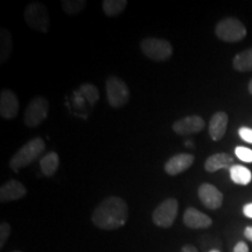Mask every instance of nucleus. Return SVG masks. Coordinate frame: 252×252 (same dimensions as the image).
Wrapping results in <instances>:
<instances>
[{"instance_id":"nucleus-1","label":"nucleus","mask_w":252,"mask_h":252,"mask_svg":"<svg viewBox=\"0 0 252 252\" xmlns=\"http://www.w3.org/2000/svg\"><path fill=\"white\" fill-rule=\"evenodd\" d=\"M128 217L127 204L122 197L109 196L94 208L93 223L102 230H116L126 223Z\"/></svg>"},{"instance_id":"nucleus-2","label":"nucleus","mask_w":252,"mask_h":252,"mask_svg":"<svg viewBox=\"0 0 252 252\" xmlns=\"http://www.w3.org/2000/svg\"><path fill=\"white\" fill-rule=\"evenodd\" d=\"M46 150L45 141L42 138H34L24 145L17 153L12 157L11 161H9V167H11L13 171H19V169L24 168L31 165L34 160H36L41 154L43 153V151Z\"/></svg>"},{"instance_id":"nucleus-3","label":"nucleus","mask_w":252,"mask_h":252,"mask_svg":"<svg viewBox=\"0 0 252 252\" xmlns=\"http://www.w3.org/2000/svg\"><path fill=\"white\" fill-rule=\"evenodd\" d=\"M105 88L108 102L111 108L119 109L127 104L130 99V90L122 78L111 75L105 82Z\"/></svg>"},{"instance_id":"nucleus-4","label":"nucleus","mask_w":252,"mask_h":252,"mask_svg":"<svg viewBox=\"0 0 252 252\" xmlns=\"http://www.w3.org/2000/svg\"><path fill=\"white\" fill-rule=\"evenodd\" d=\"M26 24L33 30L47 33L50 26V19L47 7L41 2H31L24 12Z\"/></svg>"},{"instance_id":"nucleus-5","label":"nucleus","mask_w":252,"mask_h":252,"mask_svg":"<svg viewBox=\"0 0 252 252\" xmlns=\"http://www.w3.org/2000/svg\"><path fill=\"white\" fill-rule=\"evenodd\" d=\"M141 52L153 61H166L173 54V47L169 41L158 37H146L140 42Z\"/></svg>"},{"instance_id":"nucleus-6","label":"nucleus","mask_w":252,"mask_h":252,"mask_svg":"<svg viewBox=\"0 0 252 252\" xmlns=\"http://www.w3.org/2000/svg\"><path fill=\"white\" fill-rule=\"evenodd\" d=\"M215 33L219 39L225 42H237L247 35V28L238 19L225 18L217 24Z\"/></svg>"},{"instance_id":"nucleus-7","label":"nucleus","mask_w":252,"mask_h":252,"mask_svg":"<svg viewBox=\"0 0 252 252\" xmlns=\"http://www.w3.org/2000/svg\"><path fill=\"white\" fill-rule=\"evenodd\" d=\"M49 111V103L45 97L37 96L27 105L24 115V123L28 127H36L45 122Z\"/></svg>"},{"instance_id":"nucleus-8","label":"nucleus","mask_w":252,"mask_h":252,"mask_svg":"<svg viewBox=\"0 0 252 252\" xmlns=\"http://www.w3.org/2000/svg\"><path fill=\"white\" fill-rule=\"evenodd\" d=\"M179 202L176 198H166L153 210L152 219L154 224L160 228H169L178 216Z\"/></svg>"},{"instance_id":"nucleus-9","label":"nucleus","mask_w":252,"mask_h":252,"mask_svg":"<svg viewBox=\"0 0 252 252\" xmlns=\"http://www.w3.org/2000/svg\"><path fill=\"white\" fill-rule=\"evenodd\" d=\"M198 197L203 206L208 209L216 210L222 207L223 203V194L217 189L215 186L210 184H203L198 187Z\"/></svg>"},{"instance_id":"nucleus-10","label":"nucleus","mask_w":252,"mask_h":252,"mask_svg":"<svg viewBox=\"0 0 252 252\" xmlns=\"http://www.w3.org/2000/svg\"><path fill=\"white\" fill-rule=\"evenodd\" d=\"M19 112L18 96L12 90L4 89L0 94V116L11 121L17 117Z\"/></svg>"},{"instance_id":"nucleus-11","label":"nucleus","mask_w":252,"mask_h":252,"mask_svg":"<svg viewBox=\"0 0 252 252\" xmlns=\"http://www.w3.org/2000/svg\"><path fill=\"white\" fill-rule=\"evenodd\" d=\"M204 126H206V123L200 116H188V117L176 121L173 124V131L180 135H188L202 131Z\"/></svg>"},{"instance_id":"nucleus-12","label":"nucleus","mask_w":252,"mask_h":252,"mask_svg":"<svg viewBox=\"0 0 252 252\" xmlns=\"http://www.w3.org/2000/svg\"><path fill=\"white\" fill-rule=\"evenodd\" d=\"M194 156L189 153H179L167 160L165 163V172L168 175L175 176L185 172L189 167L193 165Z\"/></svg>"},{"instance_id":"nucleus-13","label":"nucleus","mask_w":252,"mask_h":252,"mask_svg":"<svg viewBox=\"0 0 252 252\" xmlns=\"http://www.w3.org/2000/svg\"><path fill=\"white\" fill-rule=\"evenodd\" d=\"M27 194V189L25 186L17 180H9L5 182L0 188V202H11L19 200Z\"/></svg>"},{"instance_id":"nucleus-14","label":"nucleus","mask_w":252,"mask_h":252,"mask_svg":"<svg viewBox=\"0 0 252 252\" xmlns=\"http://www.w3.org/2000/svg\"><path fill=\"white\" fill-rule=\"evenodd\" d=\"M184 223L190 229H206L213 224V220L196 208H188L185 212Z\"/></svg>"},{"instance_id":"nucleus-15","label":"nucleus","mask_w":252,"mask_h":252,"mask_svg":"<svg viewBox=\"0 0 252 252\" xmlns=\"http://www.w3.org/2000/svg\"><path fill=\"white\" fill-rule=\"evenodd\" d=\"M228 115L225 112H216L210 119L209 134L213 140L219 141L224 137L226 127H228Z\"/></svg>"},{"instance_id":"nucleus-16","label":"nucleus","mask_w":252,"mask_h":252,"mask_svg":"<svg viewBox=\"0 0 252 252\" xmlns=\"http://www.w3.org/2000/svg\"><path fill=\"white\" fill-rule=\"evenodd\" d=\"M232 163H234V159L226 153H216L206 160L204 168H206L207 172L214 173L222 168L230 169L234 166Z\"/></svg>"},{"instance_id":"nucleus-17","label":"nucleus","mask_w":252,"mask_h":252,"mask_svg":"<svg viewBox=\"0 0 252 252\" xmlns=\"http://www.w3.org/2000/svg\"><path fill=\"white\" fill-rule=\"evenodd\" d=\"M230 178L234 184L247 186L252 180V173L247 167L242 165H234L229 169Z\"/></svg>"},{"instance_id":"nucleus-18","label":"nucleus","mask_w":252,"mask_h":252,"mask_svg":"<svg viewBox=\"0 0 252 252\" xmlns=\"http://www.w3.org/2000/svg\"><path fill=\"white\" fill-rule=\"evenodd\" d=\"M60 158L56 152H49L40 160V168L43 175L53 176L58 171Z\"/></svg>"},{"instance_id":"nucleus-19","label":"nucleus","mask_w":252,"mask_h":252,"mask_svg":"<svg viewBox=\"0 0 252 252\" xmlns=\"http://www.w3.org/2000/svg\"><path fill=\"white\" fill-rule=\"evenodd\" d=\"M12 48H13V39H12L11 33L6 28H1V33H0V62L5 63L7 61L12 53Z\"/></svg>"},{"instance_id":"nucleus-20","label":"nucleus","mask_w":252,"mask_h":252,"mask_svg":"<svg viewBox=\"0 0 252 252\" xmlns=\"http://www.w3.org/2000/svg\"><path fill=\"white\" fill-rule=\"evenodd\" d=\"M234 68L237 71L245 72L252 70V48L244 50V52L239 53L234 58L232 61Z\"/></svg>"},{"instance_id":"nucleus-21","label":"nucleus","mask_w":252,"mask_h":252,"mask_svg":"<svg viewBox=\"0 0 252 252\" xmlns=\"http://www.w3.org/2000/svg\"><path fill=\"white\" fill-rule=\"evenodd\" d=\"M103 11L108 17H117L127 6L126 0H104Z\"/></svg>"},{"instance_id":"nucleus-22","label":"nucleus","mask_w":252,"mask_h":252,"mask_svg":"<svg viewBox=\"0 0 252 252\" xmlns=\"http://www.w3.org/2000/svg\"><path fill=\"white\" fill-rule=\"evenodd\" d=\"M87 7L86 0H63L62 8L68 15H76Z\"/></svg>"},{"instance_id":"nucleus-23","label":"nucleus","mask_w":252,"mask_h":252,"mask_svg":"<svg viewBox=\"0 0 252 252\" xmlns=\"http://www.w3.org/2000/svg\"><path fill=\"white\" fill-rule=\"evenodd\" d=\"M80 94L89 102L90 105H94L99 99V91L94 84H82L80 87Z\"/></svg>"},{"instance_id":"nucleus-24","label":"nucleus","mask_w":252,"mask_h":252,"mask_svg":"<svg viewBox=\"0 0 252 252\" xmlns=\"http://www.w3.org/2000/svg\"><path fill=\"white\" fill-rule=\"evenodd\" d=\"M235 154L239 160L244 162H252V150L248 149V147L238 146L235 149Z\"/></svg>"},{"instance_id":"nucleus-25","label":"nucleus","mask_w":252,"mask_h":252,"mask_svg":"<svg viewBox=\"0 0 252 252\" xmlns=\"http://www.w3.org/2000/svg\"><path fill=\"white\" fill-rule=\"evenodd\" d=\"M9 235H11V226L7 222H1V224H0V248L1 249L7 242Z\"/></svg>"},{"instance_id":"nucleus-26","label":"nucleus","mask_w":252,"mask_h":252,"mask_svg":"<svg viewBox=\"0 0 252 252\" xmlns=\"http://www.w3.org/2000/svg\"><path fill=\"white\" fill-rule=\"evenodd\" d=\"M238 134L244 141H247L249 144H252V128L243 126V127H241L238 130Z\"/></svg>"},{"instance_id":"nucleus-27","label":"nucleus","mask_w":252,"mask_h":252,"mask_svg":"<svg viewBox=\"0 0 252 252\" xmlns=\"http://www.w3.org/2000/svg\"><path fill=\"white\" fill-rule=\"evenodd\" d=\"M232 252H249V247L244 242H238Z\"/></svg>"},{"instance_id":"nucleus-28","label":"nucleus","mask_w":252,"mask_h":252,"mask_svg":"<svg viewBox=\"0 0 252 252\" xmlns=\"http://www.w3.org/2000/svg\"><path fill=\"white\" fill-rule=\"evenodd\" d=\"M243 213L245 216L249 217V219H252V203L245 204L243 208Z\"/></svg>"},{"instance_id":"nucleus-29","label":"nucleus","mask_w":252,"mask_h":252,"mask_svg":"<svg viewBox=\"0 0 252 252\" xmlns=\"http://www.w3.org/2000/svg\"><path fill=\"white\" fill-rule=\"evenodd\" d=\"M181 252H198V251L196 248L193 247V245L187 244V245H185V247H182Z\"/></svg>"},{"instance_id":"nucleus-30","label":"nucleus","mask_w":252,"mask_h":252,"mask_svg":"<svg viewBox=\"0 0 252 252\" xmlns=\"http://www.w3.org/2000/svg\"><path fill=\"white\" fill-rule=\"evenodd\" d=\"M244 236L249 239V241L252 242V226H248V228H245Z\"/></svg>"},{"instance_id":"nucleus-31","label":"nucleus","mask_w":252,"mask_h":252,"mask_svg":"<svg viewBox=\"0 0 252 252\" xmlns=\"http://www.w3.org/2000/svg\"><path fill=\"white\" fill-rule=\"evenodd\" d=\"M249 93L252 94V80L250 81V83H249Z\"/></svg>"},{"instance_id":"nucleus-32","label":"nucleus","mask_w":252,"mask_h":252,"mask_svg":"<svg viewBox=\"0 0 252 252\" xmlns=\"http://www.w3.org/2000/svg\"><path fill=\"white\" fill-rule=\"evenodd\" d=\"M209 252H220L219 250H212V251H209Z\"/></svg>"},{"instance_id":"nucleus-33","label":"nucleus","mask_w":252,"mask_h":252,"mask_svg":"<svg viewBox=\"0 0 252 252\" xmlns=\"http://www.w3.org/2000/svg\"><path fill=\"white\" fill-rule=\"evenodd\" d=\"M15 252H20V251H15Z\"/></svg>"}]
</instances>
